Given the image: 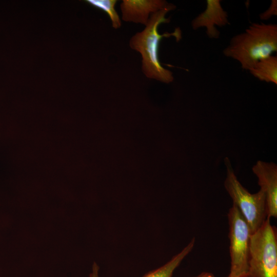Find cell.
Returning <instances> with one entry per match:
<instances>
[{"label":"cell","mask_w":277,"mask_h":277,"mask_svg":"<svg viewBox=\"0 0 277 277\" xmlns=\"http://www.w3.org/2000/svg\"><path fill=\"white\" fill-rule=\"evenodd\" d=\"M206 3V8L192 21L191 27L195 30L205 28L208 37L217 39L220 32L215 26L223 27L230 24L228 13L223 8L221 1L207 0Z\"/></svg>","instance_id":"cell-7"},{"label":"cell","mask_w":277,"mask_h":277,"mask_svg":"<svg viewBox=\"0 0 277 277\" xmlns=\"http://www.w3.org/2000/svg\"><path fill=\"white\" fill-rule=\"evenodd\" d=\"M99 266L96 263H94L92 267V271L89 274V277H99Z\"/></svg>","instance_id":"cell-13"},{"label":"cell","mask_w":277,"mask_h":277,"mask_svg":"<svg viewBox=\"0 0 277 277\" xmlns=\"http://www.w3.org/2000/svg\"><path fill=\"white\" fill-rule=\"evenodd\" d=\"M195 243V239H192L189 243L179 253L160 267L150 271L143 277H172L175 269L184 259L191 251Z\"/></svg>","instance_id":"cell-10"},{"label":"cell","mask_w":277,"mask_h":277,"mask_svg":"<svg viewBox=\"0 0 277 277\" xmlns=\"http://www.w3.org/2000/svg\"><path fill=\"white\" fill-rule=\"evenodd\" d=\"M227 277H249V276H248V275L243 276H232V275H231L229 274L228 276H227Z\"/></svg>","instance_id":"cell-15"},{"label":"cell","mask_w":277,"mask_h":277,"mask_svg":"<svg viewBox=\"0 0 277 277\" xmlns=\"http://www.w3.org/2000/svg\"><path fill=\"white\" fill-rule=\"evenodd\" d=\"M87 2L105 12L110 18L113 28L118 29L121 27V21L115 9L116 0H88Z\"/></svg>","instance_id":"cell-11"},{"label":"cell","mask_w":277,"mask_h":277,"mask_svg":"<svg viewBox=\"0 0 277 277\" xmlns=\"http://www.w3.org/2000/svg\"><path fill=\"white\" fill-rule=\"evenodd\" d=\"M193 277H215V276L210 272H203L200 274Z\"/></svg>","instance_id":"cell-14"},{"label":"cell","mask_w":277,"mask_h":277,"mask_svg":"<svg viewBox=\"0 0 277 277\" xmlns=\"http://www.w3.org/2000/svg\"><path fill=\"white\" fill-rule=\"evenodd\" d=\"M224 163L227 171L225 188L253 234L267 217L265 193L261 189L256 193H250L238 180L227 157L224 159Z\"/></svg>","instance_id":"cell-4"},{"label":"cell","mask_w":277,"mask_h":277,"mask_svg":"<svg viewBox=\"0 0 277 277\" xmlns=\"http://www.w3.org/2000/svg\"><path fill=\"white\" fill-rule=\"evenodd\" d=\"M168 4L165 0H123L120 4L122 20L146 26L150 14L163 9Z\"/></svg>","instance_id":"cell-8"},{"label":"cell","mask_w":277,"mask_h":277,"mask_svg":"<svg viewBox=\"0 0 277 277\" xmlns=\"http://www.w3.org/2000/svg\"><path fill=\"white\" fill-rule=\"evenodd\" d=\"M248 71L260 81L277 85V56L271 55L260 60Z\"/></svg>","instance_id":"cell-9"},{"label":"cell","mask_w":277,"mask_h":277,"mask_svg":"<svg viewBox=\"0 0 277 277\" xmlns=\"http://www.w3.org/2000/svg\"><path fill=\"white\" fill-rule=\"evenodd\" d=\"M228 219L231 260L229 274L234 276L248 275L251 230L234 205L229 210Z\"/></svg>","instance_id":"cell-5"},{"label":"cell","mask_w":277,"mask_h":277,"mask_svg":"<svg viewBox=\"0 0 277 277\" xmlns=\"http://www.w3.org/2000/svg\"><path fill=\"white\" fill-rule=\"evenodd\" d=\"M276 51V24L252 23L244 32L233 36L223 52L239 62L242 69L249 70Z\"/></svg>","instance_id":"cell-2"},{"label":"cell","mask_w":277,"mask_h":277,"mask_svg":"<svg viewBox=\"0 0 277 277\" xmlns=\"http://www.w3.org/2000/svg\"><path fill=\"white\" fill-rule=\"evenodd\" d=\"M277 15V1L272 0L269 7L259 14L260 19L263 21L269 19L272 16Z\"/></svg>","instance_id":"cell-12"},{"label":"cell","mask_w":277,"mask_h":277,"mask_svg":"<svg viewBox=\"0 0 277 277\" xmlns=\"http://www.w3.org/2000/svg\"><path fill=\"white\" fill-rule=\"evenodd\" d=\"M175 9V5L169 3L163 9L152 14L145 29L137 32L129 41L130 47L141 54L142 70L145 76L166 84L172 82L174 77L172 71L164 68L159 61V44L163 37L174 36L178 42L182 38V32L177 28L173 32L160 34L158 27L161 24L170 22V18H166V15Z\"/></svg>","instance_id":"cell-1"},{"label":"cell","mask_w":277,"mask_h":277,"mask_svg":"<svg viewBox=\"0 0 277 277\" xmlns=\"http://www.w3.org/2000/svg\"><path fill=\"white\" fill-rule=\"evenodd\" d=\"M252 170L258 180V184L265 193L267 216L277 217V166L272 162L258 161Z\"/></svg>","instance_id":"cell-6"},{"label":"cell","mask_w":277,"mask_h":277,"mask_svg":"<svg viewBox=\"0 0 277 277\" xmlns=\"http://www.w3.org/2000/svg\"><path fill=\"white\" fill-rule=\"evenodd\" d=\"M270 218L251 235L249 277H277V236Z\"/></svg>","instance_id":"cell-3"}]
</instances>
